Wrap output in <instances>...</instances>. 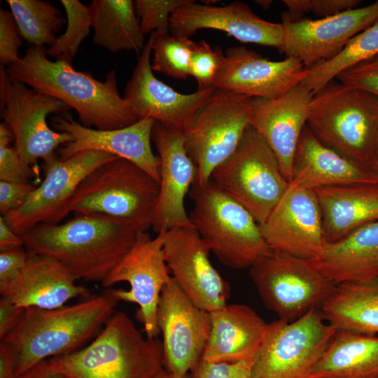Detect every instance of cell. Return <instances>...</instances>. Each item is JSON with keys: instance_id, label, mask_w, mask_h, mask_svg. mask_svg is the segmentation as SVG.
I'll return each mask as SVG.
<instances>
[{"instance_id": "d6a6232c", "label": "cell", "mask_w": 378, "mask_h": 378, "mask_svg": "<svg viewBox=\"0 0 378 378\" xmlns=\"http://www.w3.org/2000/svg\"><path fill=\"white\" fill-rule=\"evenodd\" d=\"M378 55V20L354 36L332 59L307 69L300 83L312 94L321 90L344 70Z\"/></svg>"}, {"instance_id": "1f68e13d", "label": "cell", "mask_w": 378, "mask_h": 378, "mask_svg": "<svg viewBox=\"0 0 378 378\" xmlns=\"http://www.w3.org/2000/svg\"><path fill=\"white\" fill-rule=\"evenodd\" d=\"M89 7L95 45L113 53L141 52L146 45L144 34L133 1L93 0Z\"/></svg>"}, {"instance_id": "ab89813d", "label": "cell", "mask_w": 378, "mask_h": 378, "mask_svg": "<svg viewBox=\"0 0 378 378\" xmlns=\"http://www.w3.org/2000/svg\"><path fill=\"white\" fill-rule=\"evenodd\" d=\"M20 33L11 11L0 9V62L10 66L20 59L19 48L22 45Z\"/></svg>"}, {"instance_id": "d6986e66", "label": "cell", "mask_w": 378, "mask_h": 378, "mask_svg": "<svg viewBox=\"0 0 378 378\" xmlns=\"http://www.w3.org/2000/svg\"><path fill=\"white\" fill-rule=\"evenodd\" d=\"M151 139L160 160V191L151 227L158 234L178 227H193L185 208V197L197 178L182 130L155 122Z\"/></svg>"}, {"instance_id": "9a60e30c", "label": "cell", "mask_w": 378, "mask_h": 378, "mask_svg": "<svg viewBox=\"0 0 378 378\" xmlns=\"http://www.w3.org/2000/svg\"><path fill=\"white\" fill-rule=\"evenodd\" d=\"M378 20V1L316 20L281 14L284 42L279 51L309 69L340 53L356 34Z\"/></svg>"}, {"instance_id": "cb8c5ba5", "label": "cell", "mask_w": 378, "mask_h": 378, "mask_svg": "<svg viewBox=\"0 0 378 378\" xmlns=\"http://www.w3.org/2000/svg\"><path fill=\"white\" fill-rule=\"evenodd\" d=\"M312 92L301 83L273 99L253 98L249 125L270 146L281 171L290 183L295 153L307 125Z\"/></svg>"}, {"instance_id": "83f0119b", "label": "cell", "mask_w": 378, "mask_h": 378, "mask_svg": "<svg viewBox=\"0 0 378 378\" xmlns=\"http://www.w3.org/2000/svg\"><path fill=\"white\" fill-rule=\"evenodd\" d=\"M335 285L378 277V220L364 225L335 241L326 242L309 260Z\"/></svg>"}, {"instance_id": "681fc988", "label": "cell", "mask_w": 378, "mask_h": 378, "mask_svg": "<svg viewBox=\"0 0 378 378\" xmlns=\"http://www.w3.org/2000/svg\"><path fill=\"white\" fill-rule=\"evenodd\" d=\"M18 378H68L66 376L49 369L46 360L38 363Z\"/></svg>"}, {"instance_id": "4316f807", "label": "cell", "mask_w": 378, "mask_h": 378, "mask_svg": "<svg viewBox=\"0 0 378 378\" xmlns=\"http://www.w3.org/2000/svg\"><path fill=\"white\" fill-rule=\"evenodd\" d=\"M210 314L211 331L202 360L216 363L255 360L270 323L243 304H227Z\"/></svg>"}, {"instance_id": "277c9868", "label": "cell", "mask_w": 378, "mask_h": 378, "mask_svg": "<svg viewBox=\"0 0 378 378\" xmlns=\"http://www.w3.org/2000/svg\"><path fill=\"white\" fill-rule=\"evenodd\" d=\"M46 361L68 378H153L164 368L162 341L144 337L122 312H114L87 346Z\"/></svg>"}, {"instance_id": "7c38bea8", "label": "cell", "mask_w": 378, "mask_h": 378, "mask_svg": "<svg viewBox=\"0 0 378 378\" xmlns=\"http://www.w3.org/2000/svg\"><path fill=\"white\" fill-rule=\"evenodd\" d=\"M336 329L320 308L301 317L270 323V330L253 365L256 378H309Z\"/></svg>"}, {"instance_id": "2e32d148", "label": "cell", "mask_w": 378, "mask_h": 378, "mask_svg": "<svg viewBox=\"0 0 378 378\" xmlns=\"http://www.w3.org/2000/svg\"><path fill=\"white\" fill-rule=\"evenodd\" d=\"M157 325L162 335L163 365L173 373H191L202 360L209 337V312L200 309L172 279L163 288Z\"/></svg>"}, {"instance_id": "7dc6e473", "label": "cell", "mask_w": 378, "mask_h": 378, "mask_svg": "<svg viewBox=\"0 0 378 378\" xmlns=\"http://www.w3.org/2000/svg\"><path fill=\"white\" fill-rule=\"evenodd\" d=\"M0 378H18L15 353L5 340H0Z\"/></svg>"}, {"instance_id": "9c48e42d", "label": "cell", "mask_w": 378, "mask_h": 378, "mask_svg": "<svg viewBox=\"0 0 378 378\" xmlns=\"http://www.w3.org/2000/svg\"><path fill=\"white\" fill-rule=\"evenodd\" d=\"M251 97L216 89L182 130L186 150L204 185L235 150L249 125Z\"/></svg>"}, {"instance_id": "816d5d0a", "label": "cell", "mask_w": 378, "mask_h": 378, "mask_svg": "<svg viewBox=\"0 0 378 378\" xmlns=\"http://www.w3.org/2000/svg\"><path fill=\"white\" fill-rule=\"evenodd\" d=\"M255 2L260 5L262 8L267 9L270 7L273 1L270 0H258L255 1Z\"/></svg>"}, {"instance_id": "44dd1931", "label": "cell", "mask_w": 378, "mask_h": 378, "mask_svg": "<svg viewBox=\"0 0 378 378\" xmlns=\"http://www.w3.org/2000/svg\"><path fill=\"white\" fill-rule=\"evenodd\" d=\"M150 41L146 43L124 92V98L139 120L153 119L165 126L183 130L216 90L182 94L155 78L150 62Z\"/></svg>"}, {"instance_id": "d590c367", "label": "cell", "mask_w": 378, "mask_h": 378, "mask_svg": "<svg viewBox=\"0 0 378 378\" xmlns=\"http://www.w3.org/2000/svg\"><path fill=\"white\" fill-rule=\"evenodd\" d=\"M60 2L66 11V29L46 51L55 60L71 64L80 44L90 34L91 13L89 6L78 0H61Z\"/></svg>"}, {"instance_id": "b9f144b4", "label": "cell", "mask_w": 378, "mask_h": 378, "mask_svg": "<svg viewBox=\"0 0 378 378\" xmlns=\"http://www.w3.org/2000/svg\"><path fill=\"white\" fill-rule=\"evenodd\" d=\"M254 361L216 363L202 360L191 374L194 378H256L252 372Z\"/></svg>"}, {"instance_id": "7402d4cb", "label": "cell", "mask_w": 378, "mask_h": 378, "mask_svg": "<svg viewBox=\"0 0 378 378\" xmlns=\"http://www.w3.org/2000/svg\"><path fill=\"white\" fill-rule=\"evenodd\" d=\"M202 29L223 31L241 43L274 47L278 50L284 42L281 23L259 18L241 1L214 6L188 0L170 17L169 31L175 36L190 38Z\"/></svg>"}, {"instance_id": "8fae6325", "label": "cell", "mask_w": 378, "mask_h": 378, "mask_svg": "<svg viewBox=\"0 0 378 378\" xmlns=\"http://www.w3.org/2000/svg\"><path fill=\"white\" fill-rule=\"evenodd\" d=\"M69 109V106L56 98L13 81L1 65V117L13 134L18 155L28 164H36L38 159L44 164L50 162L57 157L55 150L74 141L70 134L50 129L46 121L48 115Z\"/></svg>"}, {"instance_id": "7bdbcfd3", "label": "cell", "mask_w": 378, "mask_h": 378, "mask_svg": "<svg viewBox=\"0 0 378 378\" xmlns=\"http://www.w3.org/2000/svg\"><path fill=\"white\" fill-rule=\"evenodd\" d=\"M35 189L29 182L0 181V212L2 216L20 208Z\"/></svg>"}, {"instance_id": "836d02e7", "label": "cell", "mask_w": 378, "mask_h": 378, "mask_svg": "<svg viewBox=\"0 0 378 378\" xmlns=\"http://www.w3.org/2000/svg\"><path fill=\"white\" fill-rule=\"evenodd\" d=\"M21 36L31 46H51L66 22L61 11L48 1L7 0Z\"/></svg>"}, {"instance_id": "7a4b0ae2", "label": "cell", "mask_w": 378, "mask_h": 378, "mask_svg": "<svg viewBox=\"0 0 378 378\" xmlns=\"http://www.w3.org/2000/svg\"><path fill=\"white\" fill-rule=\"evenodd\" d=\"M137 233L111 217L77 214L62 224L36 225L20 237L29 255L57 260L76 280L102 283L133 246Z\"/></svg>"}, {"instance_id": "f5cc1de1", "label": "cell", "mask_w": 378, "mask_h": 378, "mask_svg": "<svg viewBox=\"0 0 378 378\" xmlns=\"http://www.w3.org/2000/svg\"><path fill=\"white\" fill-rule=\"evenodd\" d=\"M371 169L373 170V172L377 175L378 176V162H376L375 164H374L372 167H371Z\"/></svg>"}, {"instance_id": "e0dca14e", "label": "cell", "mask_w": 378, "mask_h": 378, "mask_svg": "<svg viewBox=\"0 0 378 378\" xmlns=\"http://www.w3.org/2000/svg\"><path fill=\"white\" fill-rule=\"evenodd\" d=\"M159 234L172 278L194 304L209 313L227 305L229 284L212 265L197 231L178 227Z\"/></svg>"}, {"instance_id": "8d00e7d4", "label": "cell", "mask_w": 378, "mask_h": 378, "mask_svg": "<svg viewBox=\"0 0 378 378\" xmlns=\"http://www.w3.org/2000/svg\"><path fill=\"white\" fill-rule=\"evenodd\" d=\"M225 61V54L218 46L212 48L204 41L195 43L190 64V75L197 81L199 91L215 90Z\"/></svg>"}, {"instance_id": "5bb4252c", "label": "cell", "mask_w": 378, "mask_h": 378, "mask_svg": "<svg viewBox=\"0 0 378 378\" xmlns=\"http://www.w3.org/2000/svg\"><path fill=\"white\" fill-rule=\"evenodd\" d=\"M119 158L100 150H85L66 160L44 164L45 178L24 204L4 216L21 235L36 225L59 224L69 213L71 198L82 181L102 164Z\"/></svg>"}, {"instance_id": "e575fe53", "label": "cell", "mask_w": 378, "mask_h": 378, "mask_svg": "<svg viewBox=\"0 0 378 378\" xmlns=\"http://www.w3.org/2000/svg\"><path fill=\"white\" fill-rule=\"evenodd\" d=\"M149 40L153 52V71L178 79L190 76V64L195 42L175 36L170 31L152 32Z\"/></svg>"}, {"instance_id": "60d3db41", "label": "cell", "mask_w": 378, "mask_h": 378, "mask_svg": "<svg viewBox=\"0 0 378 378\" xmlns=\"http://www.w3.org/2000/svg\"><path fill=\"white\" fill-rule=\"evenodd\" d=\"M35 170L18 155L10 143L0 142V181L29 182Z\"/></svg>"}, {"instance_id": "52a82bcc", "label": "cell", "mask_w": 378, "mask_h": 378, "mask_svg": "<svg viewBox=\"0 0 378 378\" xmlns=\"http://www.w3.org/2000/svg\"><path fill=\"white\" fill-rule=\"evenodd\" d=\"M189 194L194 202L190 222L221 263L249 268L271 251L253 215L211 181H195Z\"/></svg>"}, {"instance_id": "30bf717a", "label": "cell", "mask_w": 378, "mask_h": 378, "mask_svg": "<svg viewBox=\"0 0 378 378\" xmlns=\"http://www.w3.org/2000/svg\"><path fill=\"white\" fill-rule=\"evenodd\" d=\"M249 274L265 307L288 322L320 308L336 286L309 260L272 250L249 267Z\"/></svg>"}, {"instance_id": "4dcf8cb0", "label": "cell", "mask_w": 378, "mask_h": 378, "mask_svg": "<svg viewBox=\"0 0 378 378\" xmlns=\"http://www.w3.org/2000/svg\"><path fill=\"white\" fill-rule=\"evenodd\" d=\"M325 320L337 330L378 335V277L335 286L320 307Z\"/></svg>"}, {"instance_id": "74e56055", "label": "cell", "mask_w": 378, "mask_h": 378, "mask_svg": "<svg viewBox=\"0 0 378 378\" xmlns=\"http://www.w3.org/2000/svg\"><path fill=\"white\" fill-rule=\"evenodd\" d=\"M188 0H136L134 7L144 34L168 32L169 19L175 10Z\"/></svg>"}, {"instance_id": "f6af8a7d", "label": "cell", "mask_w": 378, "mask_h": 378, "mask_svg": "<svg viewBox=\"0 0 378 378\" xmlns=\"http://www.w3.org/2000/svg\"><path fill=\"white\" fill-rule=\"evenodd\" d=\"M360 0H308L309 12L321 18L331 17L357 8Z\"/></svg>"}, {"instance_id": "8992f818", "label": "cell", "mask_w": 378, "mask_h": 378, "mask_svg": "<svg viewBox=\"0 0 378 378\" xmlns=\"http://www.w3.org/2000/svg\"><path fill=\"white\" fill-rule=\"evenodd\" d=\"M160 191V183L134 163L122 158L105 162L80 183L69 210L76 214H99L147 232Z\"/></svg>"}, {"instance_id": "d4e9b609", "label": "cell", "mask_w": 378, "mask_h": 378, "mask_svg": "<svg viewBox=\"0 0 378 378\" xmlns=\"http://www.w3.org/2000/svg\"><path fill=\"white\" fill-rule=\"evenodd\" d=\"M289 184L315 190L333 186L378 184V176L371 168L324 145L306 125L295 153Z\"/></svg>"}, {"instance_id": "f35d334b", "label": "cell", "mask_w": 378, "mask_h": 378, "mask_svg": "<svg viewBox=\"0 0 378 378\" xmlns=\"http://www.w3.org/2000/svg\"><path fill=\"white\" fill-rule=\"evenodd\" d=\"M335 79L349 88L378 97V55L344 70Z\"/></svg>"}, {"instance_id": "603a6c76", "label": "cell", "mask_w": 378, "mask_h": 378, "mask_svg": "<svg viewBox=\"0 0 378 378\" xmlns=\"http://www.w3.org/2000/svg\"><path fill=\"white\" fill-rule=\"evenodd\" d=\"M307 69L298 59L272 61L244 46L229 48L216 83L225 90L251 98L282 96L304 79Z\"/></svg>"}, {"instance_id": "db71d44e", "label": "cell", "mask_w": 378, "mask_h": 378, "mask_svg": "<svg viewBox=\"0 0 378 378\" xmlns=\"http://www.w3.org/2000/svg\"><path fill=\"white\" fill-rule=\"evenodd\" d=\"M376 162H378V146H377V153H376ZM375 162V163H376ZM374 163V164H375Z\"/></svg>"}, {"instance_id": "5b68a950", "label": "cell", "mask_w": 378, "mask_h": 378, "mask_svg": "<svg viewBox=\"0 0 378 378\" xmlns=\"http://www.w3.org/2000/svg\"><path fill=\"white\" fill-rule=\"evenodd\" d=\"M307 126L324 145L371 168L378 146V97L336 79L313 94Z\"/></svg>"}, {"instance_id": "ba28073f", "label": "cell", "mask_w": 378, "mask_h": 378, "mask_svg": "<svg viewBox=\"0 0 378 378\" xmlns=\"http://www.w3.org/2000/svg\"><path fill=\"white\" fill-rule=\"evenodd\" d=\"M210 181L244 206L259 225L289 186L273 150L250 125L235 150L214 170Z\"/></svg>"}, {"instance_id": "f546056e", "label": "cell", "mask_w": 378, "mask_h": 378, "mask_svg": "<svg viewBox=\"0 0 378 378\" xmlns=\"http://www.w3.org/2000/svg\"><path fill=\"white\" fill-rule=\"evenodd\" d=\"M309 378H378V335L336 330Z\"/></svg>"}, {"instance_id": "ee69618b", "label": "cell", "mask_w": 378, "mask_h": 378, "mask_svg": "<svg viewBox=\"0 0 378 378\" xmlns=\"http://www.w3.org/2000/svg\"><path fill=\"white\" fill-rule=\"evenodd\" d=\"M29 256L22 248L0 252V289L18 276L27 265Z\"/></svg>"}, {"instance_id": "ac0fdd59", "label": "cell", "mask_w": 378, "mask_h": 378, "mask_svg": "<svg viewBox=\"0 0 378 378\" xmlns=\"http://www.w3.org/2000/svg\"><path fill=\"white\" fill-rule=\"evenodd\" d=\"M260 228L271 250L304 259L315 258L326 243L315 191L290 184Z\"/></svg>"}, {"instance_id": "ffe728a7", "label": "cell", "mask_w": 378, "mask_h": 378, "mask_svg": "<svg viewBox=\"0 0 378 378\" xmlns=\"http://www.w3.org/2000/svg\"><path fill=\"white\" fill-rule=\"evenodd\" d=\"M155 122L145 118L125 127L100 130L86 127L64 113L53 116L51 125L74 138L73 141L57 149L59 159L64 160L85 150L104 151L134 163L160 183V160L153 153L150 145Z\"/></svg>"}, {"instance_id": "f907efd6", "label": "cell", "mask_w": 378, "mask_h": 378, "mask_svg": "<svg viewBox=\"0 0 378 378\" xmlns=\"http://www.w3.org/2000/svg\"><path fill=\"white\" fill-rule=\"evenodd\" d=\"M153 378H194V377L191 373L185 374H175L163 368Z\"/></svg>"}, {"instance_id": "484cf974", "label": "cell", "mask_w": 378, "mask_h": 378, "mask_svg": "<svg viewBox=\"0 0 378 378\" xmlns=\"http://www.w3.org/2000/svg\"><path fill=\"white\" fill-rule=\"evenodd\" d=\"M76 281L57 260L29 255L25 267L14 280L0 289V293L1 297L23 308L54 309L65 306L73 298L88 295V290Z\"/></svg>"}, {"instance_id": "bcb514c9", "label": "cell", "mask_w": 378, "mask_h": 378, "mask_svg": "<svg viewBox=\"0 0 378 378\" xmlns=\"http://www.w3.org/2000/svg\"><path fill=\"white\" fill-rule=\"evenodd\" d=\"M25 308L17 306L6 298L0 299V340H3L20 323Z\"/></svg>"}, {"instance_id": "c3c4849f", "label": "cell", "mask_w": 378, "mask_h": 378, "mask_svg": "<svg viewBox=\"0 0 378 378\" xmlns=\"http://www.w3.org/2000/svg\"><path fill=\"white\" fill-rule=\"evenodd\" d=\"M24 242L20 235L8 225L4 216L0 217V252L22 248Z\"/></svg>"}, {"instance_id": "6da1fadb", "label": "cell", "mask_w": 378, "mask_h": 378, "mask_svg": "<svg viewBox=\"0 0 378 378\" xmlns=\"http://www.w3.org/2000/svg\"><path fill=\"white\" fill-rule=\"evenodd\" d=\"M46 50L44 46H29L16 64L6 68L10 78L63 102L86 127L115 130L139 120L119 94L115 70L103 82L75 70L71 63L50 60Z\"/></svg>"}, {"instance_id": "4fadbf2b", "label": "cell", "mask_w": 378, "mask_h": 378, "mask_svg": "<svg viewBox=\"0 0 378 378\" xmlns=\"http://www.w3.org/2000/svg\"><path fill=\"white\" fill-rule=\"evenodd\" d=\"M167 265L163 241L160 234L152 238L147 232H139L135 243L127 254L102 282L108 288L119 282H127V290H106L117 302L136 304V318L142 323L146 337H158L157 312L162 290L172 279Z\"/></svg>"}, {"instance_id": "f1b7e54d", "label": "cell", "mask_w": 378, "mask_h": 378, "mask_svg": "<svg viewBox=\"0 0 378 378\" xmlns=\"http://www.w3.org/2000/svg\"><path fill=\"white\" fill-rule=\"evenodd\" d=\"M321 210L326 242L378 220V184L327 187L314 190Z\"/></svg>"}, {"instance_id": "3957f363", "label": "cell", "mask_w": 378, "mask_h": 378, "mask_svg": "<svg viewBox=\"0 0 378 378\" xmlns=\"http://www.w3.org/2000/svg\"><path fill=\"white\" fill-rule=\"evenodd\" d=\"M117 302L105 290L84 302L57 309L25 308L18 325L3 340L15 353L17 375L43 360L81 349L100 332Z\"/></svg>"}]
</instances>
